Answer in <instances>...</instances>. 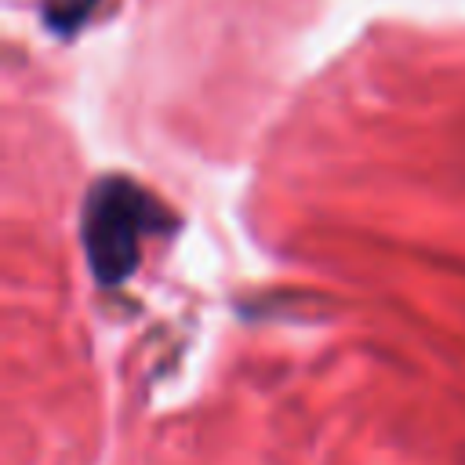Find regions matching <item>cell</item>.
Segmentation results:
<instances>
[{"instance_id": "7a4b0ae2", "label": "cell", "mask_w": 465, "mask_h": 465, "mask_svg": "<svg viewBox=\"0 0 465 465\" xmlns=\"http://www.w3.org/2000/svg\"><path fill=\"white\" fill-rule=\"evenodd\" d=\"M98 0H40V15L47 22V29L73 36L91 15H94Z\"/></svg>"}, {"instance_id": "6da1fadb", "label": "cell", "mask_w": 465, "mask_h": 465, "mask_svg": "<svg viewBox=\"0 0 465 465\" xmlns=\"http://www.w3.org/2000/svg\"><path fill=\"white\" fill-rule=\"evenodd\" d=\"M167 214L127 178L98 182L84 200V254L98 283H124L142 258V236Z\"/></svg>"}]
</instances>
